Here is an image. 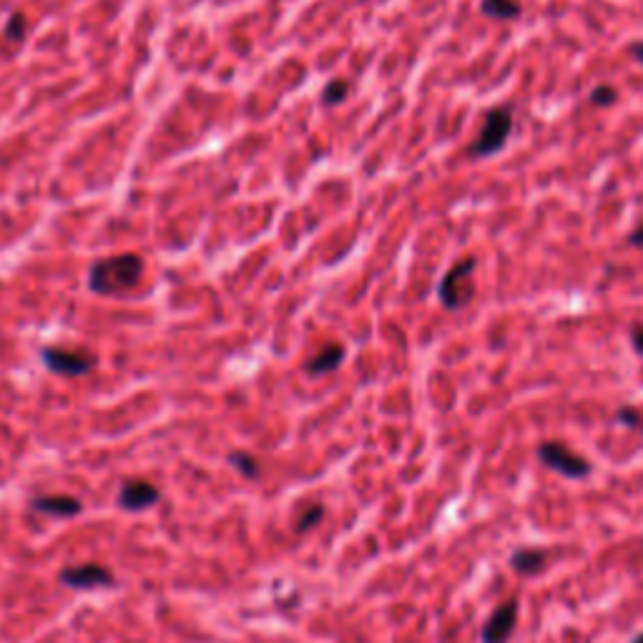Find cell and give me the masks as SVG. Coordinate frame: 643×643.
Wrapping results in <instances>:
<instances>
[{
    "label": "cell",
    "instance_id": "cell-16",
    "mask_svg": "<svg viewBox=\"0 0 643 643\" xmlns=\"http://www.w3.org/2000/svg\"><path fill=\"white\" fill-rule=\"evenodd\" d=\"M615 101H618V91H615L614 86H608V83L593 86V91H591V103H593V106L606 108V106H614Z\"/></svg>",
    "mask_w": 643,
    "mask_h": 643
},
{
    "label": "cell",
    "instance_id": "cell-10",
    "mask_svg": "<svg viewBox=\"0 0 643 643\" xmlns=\"http://www.w3.org/2000/svg\"><path fill=\"white\" fill-rule=\"evenodd\" d=\"M33 508L45 515L71 518L75 512H81V500L74 496H41L33 500Z\"/></svg>",
    "mask_w": 643,
    "mask_h": 643
},
{
    "label": "cell",
    "instance_id": "cell-17",
    "mask_svg": "<svg viewBox=\"0 0 643 643\" xmlns=\"http://www.w3.org/2000/svg\"><path fill=\"white\" fill-rule=\"evenodd\" d=\"M23 28H26V18H23V15H20V13H15L13 18H11V23L5 26V36H8V38H15V41H18V38H23V33H26V30H23Z\"/></svg>",
    "mask_w": 643,
    "mask_h": 643
},
{
    "label": "cell",
    "instance_id": "cell-4",
    "mask_svg": "<svg viewBox=\"0 0 643 643\" xmlns=\"http://www.w3.org/2000/svg\"><path fill=\"white\" fill-rule=\"evenodd\" d=\"M538 457H541L543 465L560 472L563 478L581 480V478H585L591 472V463L585 460L583 455L573 453L570 448H566L563 442H556V440L543 442L541 448H538Z\"/></svg>",
    "mask_w": 643,
    "mask_h": 643
},
{
    "label": "cell",
    "instance_id": "cell-1",
    "mask_svg": "<svg viewBox=\"0 0 643 643\" xmlns=\"http://www.w3.org/2000/svg\"><path fill=\"white\" fill-rule=\"evenodd\" d=\"M139 279H141V259L136 254H118L91 266L88 287L96 294L111 297L136 287Z\"/></svg>",
    "mask_w": 643,
    "mask_h": 643
},
{
    "label": "cell",
    "instance_id": "cell-12",
    "mask_svg": "<svg viewBox=\"0 0 643 643\" xmlns=\"http://www.w3.org/2000/svg\"><path fill=\"white\" fill-rule=\"evenodd\" d=\"M480 11L496 20H515L520 18L523 8L518 0H480Z\"/></svg>",
    "mask_w": 643,
    "mask_h": 643
},
{
    "label": "cell",
    "instance_id": "cell-14",
    "mask_svg": "<svg viewBox=\"0 0 643 643\" xmlns=\"http://www.w3.org/2000/svg\"><path fill=\"white\" fill-rule=\"evenodd\" d=\"M229 463L247 478H257L259 475V463H257V457H251L249 453H232L229 455Z\"/></svg>",
    "mask_w": 643,
    "mask_h": 643
},
{
    "label": "cell",
    "instance_id": "cell-2",
    "mask_svg": "<svg viewBox=\"0 0 643 643\" xmlns=\"http://www.w3.org/2000/svg\"><path fill=\"white\" fill-rule=\"evenodd\" d=\"M512 131V111L508 106H496L485 114V121H482V129L478 133V139L472 141L470 147V154L478 156V159H485V156H493L497 154L500 148L508 144Z\"/></svg>",
    "mask_w": 643,
    "mask_h": 643
},
{
    "label": "cell",
    "instance_id": "cell-22",
    "mask_svg": "<svg viewBox=\"0 0 643 643\" xmlns=\"http://www.w3.org/2000/svg\"><path fill=\"white\" fill-rule=\"evenodd\" d=\"M633 643H643V633H641V636H639V639H636V641H633Z\"/></svg>",
    "mask_w": 643,
    "mask_h": 643
},
{
    "label": "cell",
    "instance_id": "cell-9",
    "mask_svg": "<svg viewBox=\"0 0 643 643\" xmlns=\"http://www.w3.org/2000/svg\"><path fill=\"white\" fill-rule=\"evenodd\" d=\"M345 354H347V350H345V345H339V342H335V345H324L312 360H307L305 372H307V375H314V377L327 375V372H335L337 367L345 362Z\"/></svg>",
    "mask_w": 643,
    "mask_h": 643
},
{
    "label": "cell",
    "instance_id": "cell-20",
    "mask_svg": "<svg viewBox=\"0 0 643 643\" xmlns=\"http://www.w3.org/2000/svg\"><path fill=\"white\" fill-rule=\"evenodd\" d=\"M629 244H633V247H643V221L633 229V234L629 236Z\"/></svg>",
    "mask_w": 643,
    "mask_h": 643
},
{
    "label": "cell",
    "instance_id": "cell-19",
    "mask_svg": "<svg viewBox=\"0 0 643 643\" xmlns=\"http://www.w3.org/2000/svg\"><path fill=\"white\" fill-rule=\"evenodd\" d=\"M631 345H633V350L639 352V354L643 357V327L641 324L631 327Z\"/></svg>",
    "mask_w": 643,
    "mask_h": 643
},
{
    "label": "cell",
    "instance_id": "cell-21",
    "mask_svg": "<svg viewBox=\"0 0 643 643\" xmlns=\"http://www.w3.org/2000/svg\"><path fill=\"white\" fill-rule=\"evenodd\" d=\"M629 53L633 56V59L641 60V63H643V41H639V44H631L629 45Z\"/></svg>",
    "mask_w": 643,
    "mask_h": 643
},
{
    "label": "cell",
    "instance_id": "cell-6",
    "mask_svg": "<svg viewBox=\"0 0 643 643\" xmlns=\"http://www.w3.org/2000/svg\"><path fill=\"white\" fill-rule=\"evenodd\" d=\"M518 621V599H508L500 603L490 614L485 629H482V643H508Z\"/></svg>",
    "mask_w": 643,
    "mask_h": 643
},
{
    "label": "cell",
    "instance_id": "cell-18",
    "mask_svg": "<svg viewBox=\"0 0 643 643\" xmlns=\"http://www.w3.org/2000/svg\"><path fill=\"white\" fill-rule=\"evenodd\" d=\"M615 420H618V423L629 425V427H639V425H641V415H639L636 409L621 408L618 409V415H615Z\"/></svg>",
    "mask_w": 643,
    "mask_h": 643
},
{
    "label": "cell",
    "instance_id": "cell-13",
    "mask_svg": "<svg viewBox=\"0 0 643 643\" xmlns=\"http://www.w3.org/2000/svg\"><path fill=\"white\" fill-rule=\"evenodd\" d=\"M347 96H350V83L342 81V78H335V81H329L327 86L322 88V103L324 106H339Z\"/></svg>",
    "mask_w": 643,
    "mask_h": 643
},
{
    "label": "cell",
    "instance_id": "cell-15",
    "mask_svg": "<svg viewBox=\"0 0 643 643\" xmlns=\"http://www.w3.org/2000/svg\"><path fill=\"white\" fill-rule=\"evenodd\" d=\"M322 515H324V508H322L320 503H314V505H309L307 511L302 512L299 515V520H297V526H294V530L297 533H307L309 528H314L317 523L322 520Z\"/></svg>",
    "mask_w": 643,
    "mask_h": 643
},
{
    "label": "cell",
    "instance_id": "cell-7",
    "mask_svg": "<svg viewBox=\"0 0 643 643\" xmlns=\"http://www.w3.org/2000/svg\"><path fill=\"white\" fill-rule=\"evenodd\" d=\"M60 583H66L68 588H83V591H86V588L114 585V576H111V570H106L103 566L86 563V566L60 570Z\"/></svg>",
    "mask_w": 643,
    "mask_h": 643
},
{
    "label": "cell",
    "instance_id": "cell-3",
    "mask_svg": "<svg viewBox=\"0 0 643 643\" xmlns=\"http://www.w3.org/2000/svg\"><path fill=\"white\" fill-rule=\"evenodd\" d=\"M472 269H475V257H465L445 272V277L440 279L438 284V297L442 307L460 309L472 299V282H470Z\"/></svg>",
    "mask_w": 643,
    "mask_h": 643
},
{
    "label": "cell",
    "instance_id": "cell-5",
    "mask_svg": "<svg viewBox=\"0 0 643 643\" xmlns=\"http://www.w3.org/2000/svg\"><path fill=\"white\" fill-rule=\"evenodd\" d=\"M44 362L51 372L63 375V377H78L91 372L96 365V357L86 350H71V347H45Z\"/></svg>",
    "mask_w": 643,
    "mask_h": 643
},
{
    "label": "cell",
    "instance_id": "cell-8",
    "mask_svg": "<svg viewBox=\"0 0 643 643\" xmlns=\"http://www.w3.org/2000/svg\"><path fill=\"white\" fill-rule=\"evenodd\" d=\"M159 500V490L147 480H126L121 493H118V505L123 511H147L151 505H156Z\"/></svg>",
    "mask_w": 643,
    "mask_h": 643
},
{
    "label": "cell",
    "instance_id": "cell-11",
    "mask_svg": "<svg viewBox=\"0 0 643 643\" xmlns=\"http://www.w3.org/2000/svg\"><path fill=\"white\" fill-rule=\"evenodd\" d=\"M545 560H548V553L541 548H520L511 556V566L520 576H533L545 566Z\"/></svg>",
    "mask_w": 643,
    "mask_h": 643
}]
</instances>
